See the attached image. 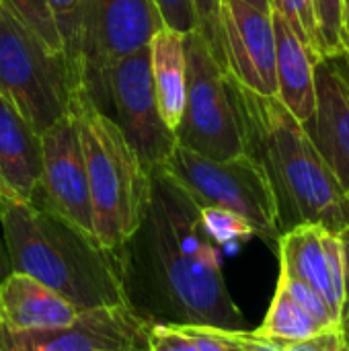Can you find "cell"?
Returning <instances> with one entry per match:
<instances>
[{
    "instance_id": "1",
    "label": "cell",
    "mask_w": 349,
    "mask_h": 351,
    "mask_svg": "<svg viewBox=\"0 0 349 351\" xmlns=\"http://www.w3.org/2000/svg\"><path fill=\"white\" fill-rule=\"evenodd\" d=\"M117 253L125 304L146 323L247 329L200 206L165 173L152 175L142 222Z\"/></svg>"
},
{
    "instance_id": "2",
    "label": "cell",
    "mask_w": 349,
    "mask_h": 351,
    "mask_svg": "<svg viewBox=\"0 0 349 351\" xmlns=\"http://www.w3.org/2000/svg\"><path fill=\"white\" fill-rule=\"evenodd\" d=\"M243 148L272 189L280 237L302 224L346 232L344 191L315 148L304 123L278 99L259 95L226 72Z\"/></svg>"
},
{
    "instance_id": "3",
    "label": "cell",
    "mask_w": 349,
    "mask_h": 351,
    "mask_svg": "<svg viewBox=\"0 0 349 351\" xmlns=\"http://www.w3.org/2000/svg\"><path fill=\"white\" fill-rule=\"evenodd\" d=\"M0 234L8 267L72 302L80 313L125 304L117 249L27 202L0 204Z\"/></svg>"
},
{
    "instance_id": "4",
    "label": "cell",
    "mask_w": 349,
    "mask_h": 351,
    "mask_svg": "<svg viewBox=\"0 0 349 351\" xmlns=\"http://www.w3.org/2000/svg\"><path fill=\"white\" fill-rule=\"evenodd\" d=\"M84 154L95 239L119 249L142 222L152 175L144 169L117 125L76 90L72 109Z\"/></svg>"
},
{
    "instance_id": "5",
    "label": "cell",
    "mask_w": 349,
    "mask_h": 351,
    "mask_svg": "<svg viewBox=\"0 0 349 351\" xmlns=\"http://www.w3.org/2000/svg\"><path fill=\"white\" fill-rule=\"evenodd\" d=\"M76 90L64 51H51L0 4V93L43 134L70 113Z\"/></svg>"
},
{
    "instance_id": "6",
    "label": "cell",
    "mask_w": 349,
    "mask_h": 351,
    "mask_svg": "<svg viewBox=\"0 0 349 351\" xmlns=\"http://www.w3.org/2000/svg\"><path fill=\"white\" fill-rule=\"evenodd\" d=\"M78 93L117 125L150 175L165 167L177 138L158 111L148 47L84 76Z\"/></svg>"
},
{
    "instance_id": "7",
    "label": "cell",
    "mask_w": 349,
    "mask_h": 351,
    "mask_svg": "<svg viewBox=\"0 0 349 351\" xmlns=\"http://www.w3.org/2000/svg\"><path fill=\"white\" fill-rule=\"evenodd\" d=\"M160 173L171 177L200 208H222L241 216L255 237L278 249L280 228L274 195L249 154L214 160L177 144Z\"/></svg>"
},
{
    "instance_id": "8",
    "label": "cell",
    "mask_w": 349,
    "mask_h": 351,
    "mask_svg": "<svg viewBox=\"0 0 349 351\" xmlns=\"http://www.w3.org/2000/svg\"><path fill=\"white\" fill-rule=\"evenodd\" d=\"M187 97L177 144L214 160H228L245 152L241 128L230 99L226 72L216 62L200 31L185 35Z\"/></svg>"
},
{
    "instance_id": "9",
    "label": "cell",
    "mask_w": 349,
    "mask_h": 351,
    "mask_svg": "<svg viewBox=\"0 0 349 351\" xmlns=\"http://www.w3.org/2000/svg\"><path fill=\"white\" fill-rule=\"evenodd\" d=\"M163 27L154 0H80L74 43L64 51L76 86L84 76L148 47Z\"/></svg>"
},
{
    "instance_id": "10",
    "label": "cell",
    "mask_w": 349,
    "mask_h": 351,
    "mask_svg": "<svg viewBox=\"0 0 349 351\" xmlns=\"http://www.w3.org/2000/svg\"><path fill=\"white\" fill-rule=\"evenodd\" d=\"M31 204L95 237L86 165L72 113L41 134V181Z\"/></svg>"
},
{
    "instance_id": "11",
    "label": "cell",
    "mask_w": 349,
    "mask_h": 351,
    "mask_svg": "<svg viewBox=\"0 0 349 351\" xmlns=\"http://www.w3.org/2000/svg\"><path fill=\"white\" fill-rule=\"evenodd\" d=\"M150 323L128 304L78 313L72 325L53 331L8 333L16 351H146Z\"/></svg>"
},
{
    "instance_id": "12",
    "label": "cell",
    "mask_w": 349,
    "mask_h": 351,
    "mask_svg": "<svg viewBox=\"0 0 349 351\" xmlns=\"http://www.w3.org/2000/svg\"><path fill=\"white\" fill-rule=\"evenodd\" d=\"M220 21L226 72L243 86L276 97V35L272 12L243 0H222Z\"/></svg>"
},
{
    "instance_id": "13",
    "label": "cell",
    "mask_w": 349,
    "mask_h": 351,
    "mask_svg": "<svg viewBox=\"0 0 349 351\" xmlns=\"http://www.w3.org/2000/svg\"><path fill=\"white\" fill-rule=\"evenodd\" d=\"M278 255L280 271L313 290L339 323L346 282L341 234L317 224H302L280 237Z\"/></svg>"
},
{
    "instance_id": "14",
    "label": "cell",
    "mask_w": 349,
    "mask_h": 351,
    "mask_svg": "<svg viewBox=\"0 0 349 351\" xmlns=\"http://www.w3.org/2000/svg\"><path fill=\"white\" fill-rule=\"evenodd\" d=\"M315 148L344 193L349 191V68L344 53L315 64V113L304 121Z\"/></svg>"
},
{
    "instance_id": "15",
    "label": "cell",
    "mask_w": 349,
    "mask_h": 351,
    "mask_svg": "<svg viewBox=\"0 0 349 351\" xmlns=\"http://www.w3.org/2000/svg\"><path fill=\"white\" fill-rule=\"evenodd\" d=\"M78 308L23 271L0 278V327L8 333L53 331L74 323Z\"/></svg>"
},
{
    "instance_id": "16",
    "label": "cell",
    "mask_w": 349,
    "mask_h": 351,
    "mask_svg": "<svg viewBox=\"0 0 349 351\" xmlns=\"http://www.w3.org/2000/svg\"><path fill=\"white\" fill-rule=\"evenodd\" d=\"M41 181V134L0 93V187L6 197L31 204Z\"/></svg>"
},
{
    "instance_id": "17",
    "label": "cell",
    "mask_w": 349,
    "mask_h": 351,
    "mask_svg": "<svg viewBox=\"0 0 349 351\" xmlns=\"http://www.w3.org/2000/svg\"><path fill=\"white\" fill-rule=\"evenodd\" d=\"M272 23L276 35V97L304 123L315 113V64L319 56L292 31L280 12L272 10Z\"/></svg>"
},
{
    "instance_id": "18",
    "label": "cell",
    "mask_w": 349,
    "mask_h": 351,
    "mask_svg": "<svg viewBox=\"0 0 349 351\" xmlns=\"http://www.w3.org/2000/svg\"><path fill=\"white\" fill-rule=\"evenodd\" d=\"M150 72L160 117L175 132L181 123L187 97V47L185 35L163 27L148 43Z\"/></svg>"
},
{
    "instance_id": "19",
    "label": "cell",
    "mask_w": 349,
    "mask_h": 351,
    "mask_svg": "<svg viewBox=\"0 0 349 351\" xmlns=\"http://www.w3.org/2000/svg\"><path fill=\"white\" fill-rule=\"evenodd\" d=\"M329 329H337V327L327 325L315 313H311L278 278V286H276V294L272 298L269 311L261 327L255 329V333L274 343H294V341L315 337Z\"/></svg>"
},
{
    "instance_id": "20",
    "label": "cell",
    "mask_w": 349,
    "mask_h": 351,
    "mask_svg": "<svg viewBox=\"0 0 349 351\" xmlns=\"http://www.w3.org/2000/svg\"><path fill=\"white\" fill-rule=\"evenodd\" d=\"M317 21V49L321 58L344 53L349 47L344 0H313Z\"/></svg>"
},
{
    "instance_id": "21",
    "label": "cell",
    "mask_w": 349,
    "mask_h": 351,
    "mask_svg": "<svg viewBox=\"0 0 349 351\" xmlns=\"http://www.w3.org/2000/svg\"><path fill=\"white\" fill-rule=\"evenodd\" d=\"M0 4H4L51 51H62V39L45 0H0Z\"/></svg>"
},
{
    "instance_id": "22",
    "label": "cell",
    "mask_w": 349,
    "mask_h": 351,
    "mask_svg": "<svg viewBox=\"0 0 349 351\" xmlns=\"http://www.w3.org/2000/svg\"><path fill=\"white\" fill-rule=\"evenodd\" d=\"M200 218L206 234L216 247H226L234 243L249 241L255 237L253 228L237 214L222 208H200Z\"/></svg>"
},
{
    "instance_id": "23",
    "label": "cell",
    "mask_w": 349,
    "mask_h": 351,
    "mask_svg": "<svg viewBox=\"0 0 349 351\" xmlns=\"http://www.w3.org/2000/svg\"><path fill=\"white\" fill-rule=\"evenodd\" d=\"M272 10L280 12L284 16V21L292 27V31L319 56L317 21H315L313 0H272Z\"/></svg>"
},
{
    "instance_id": "24",
    "label": "cell",
    "mask_w": 349,
    "mask_h": 351,
    "mask_svg": "<svg viewBox=\"0 0 349 351\" xmlns=\"http://www.w3.org/2000/svg\"><path fill=\"white\" fill-rule=\"evenodd\" d=\"M193 6H195V14H197V31L206 39L216 62L226 72V58H224V43H222V21H220L222 0H193Z\"/></svg>"
},
{
    "instance_id": "25",
    "label": "cell",
    "mask_w": 349,
    "mask_h": 351,
    "mask_svg": "<svg viewBox=\"0 0 349 351\" xmlns=\"http://www.w3.org/2000/svg\"><path fill=\"white\" fill-rule=\"evenodd\" d=\"M146 351H202L183 325L156 323L148 331V350Z\"/></svg>"
},
{
    "instance_id": "26",
    "label": "cell",
    "mask_w": 349,
    "mask_h": 351,
    "mask_svg": "<svg viewBox=\"0 0 349 351\" xmlns=\"http://www.w3.org/2000/svg\"><path fill=\"white\" fill-rule=\"evenodd\" d=\"M154 2L167 27L183 35L197 31V14H195L193 0H154Z\"/></svg>"
},
{
    "instance_id": "27",
    "label": "cell",
    "mask_w": 349,
    "mask_h": 351,
    "mask_svg": "<svg viewBox=\"0 0 349 351\" xmlns=\"http://www.w3.org/2000/svg\"><path fill=\"white\" fill-rule=\"evenodd\" d=\"M45 4L58 27L60 39H62V51H68L76 35V19H78L80 0H45Z\"/></svg>"
},
{
    "instance_id": "28",
    "label": "cell",
    "mask_w": 349,
    "mask_h": 351,
    "mask_svg": "<svg viewBox=\"0 0 349 351\" xmlns=\"http://www.w3.org/2000/svg\"><path fill=\"white\" fill-rule=\"evenodd\" d=\"M344 348V337L339 327L323 331L315 337L294 341V343H278L276 351H339Z\"/></svg>"
},
{
    "instance_id": "29",
    "label": "cell",
    "mask_w": 349,
    "mask_h": 351,
    "mask_svg": "<svg viewBox=\"0 0 349 351\" xmlns=\"http://www.w3.org/2000/svg\"><path fill=\"white\" fill-rule=\"evenodd\" d=\"M344 239V253H346V282H344V300H341V317H339V331L344 343L349 350V234L341 232Z\"/></svg>"
},
{
    "instance_id": "30",
    "label": "cell",
    "mask_w": 349,
    "mask_h": 351,
    "mask_svg": "<svg viewBox=\"0 0 349 351\" xmlns=\"http://www.w3.org/2000/svg\"><path fill=\"white\" fill-rule=\"evenodd\" d=\"M10 267H8V259H6V249H4V243H2V234H0V278L4 274H8Z\"/></svg>"
},
{
    "instance_id": "31",
    "label": "cell",
    "mask_w": 349,
    "mask_h": 351,
    "mask_svg": "<svg viewBox=\"0 0 349 351\" xmlns=\"http://www.w3.org/2000/svg\"><path fill=\"white\" fill-rule=\"evenodd\" d=\"M0 351H16V348L12 346V341L8 337V333L2 327H0Z\"/></svg>"
},
{
    "instance_id": "32",
    "label": "cell",
    "mask_w": 349,
    "mask_h": 351,
    "mask_svg": "<svg viewBox=\"0 0 349 351\" xmlns=\"http://www.w3.org/2000/svg\"><path fill=\"white\" fill-rule=\"evenodd\" d=\"M243 2H247V4H251V6H255L259 10L272 12V0H243Z\"/></svg>"
},
{
    "instance_id": "33",
    "label": "cell",
    "mask_w": 349,
    "mask_h": 351,
    "mask_svg": "<svg viewBox=\"0 0 349 351\" xmlns=\"http://www.w3.org/2000/svg\"><path fill=\"white\" fill-rule=\"evenodd\" d=\"M341 212H344L346 232L349 234V191H348V193H344V199H341Z\"/></svg>"
},
{
    "instance_id": "34",
    "label": "cell",
    "mask_w": 349,
    "mask_h": 351,
    "mask_svg": "<svg viewBox=\"0 0 349 351\" xmlns=\"http://www.w3.org/2000/svg\"><path fill=\"white\" fill-rule=\"evenodd\" d=\"M344 16H346V33H348L349 43V0H344Z\"/></svg>"
},
{
    "instance_id": "35",
    "label": "cell",
    "mask_w": 349,
    "mask_h": 351,
    "mask_svg": "<svg viewBox=\"0 0 349 351\" xmlns=\"http://www.w3.org/2000/svg\"><path fill=\"white\" fill-rule=\"evenodd\" d=\"M4 199H8V197H6V195H4V191H2V187H0V204H2V202H4Z\"/></svg>"
},
{
    "instance_id": "36",
    "label": "cell",
    "mask_w": 349,
    "mask_h": 351,
    "mask_svg": "<svg viewBox=\"0 0 349 351\" xmlns=\"http://www.w3.org/2000/svg\"><path fill=\"white\" fill-rule=\"evenodd\" d=\"M344 58H346V62H348V68H349V47L344 51Z\"/></svg>"
},
{
    "instance_id": "37",
    "label": "cell",
    "mask_w": 349,
    "mask_h": 351,
    "mask_svg": "<svg viewBox=\"0 0 349 351\" xmlns=\"http://www.w3.org/2000/svg\"><path fill=\"white\" fill-rule=\"evenodd\" d=\"M339 351H349V350H348V346L344 343V348H341V350H339Z\"/></svg>"
}]
</instances>
